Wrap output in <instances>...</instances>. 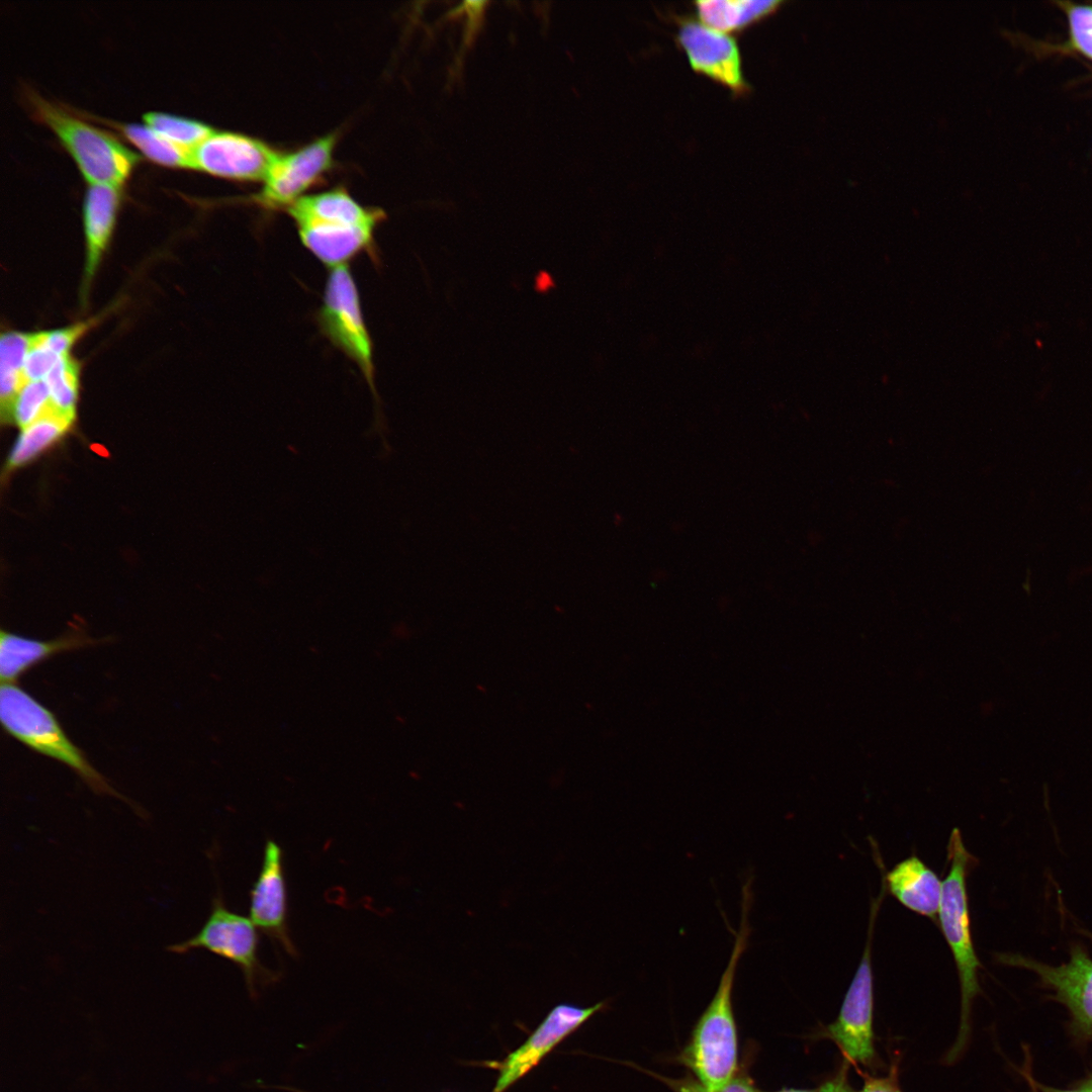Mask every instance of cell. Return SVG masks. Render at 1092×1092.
<instances>
[{"instance_id": "cell-1", "label": "cell", "mask_w": 1092, "mask_h": 1092, "mask_svg": "<svg viewBox=\"0 0 1092 1092\" xmlns=\"http://www.w3.org/2000/svg\"><path fill=\"white\" fill-rule=\"evenodd\" d=\"M285 210L302 245L330 269L363 253L377 260L374 235L385 214L362 205L346 189L304 195Z\"/></svg>"}, {"instance_id": "cell-2", "label": "cell", "mask_w": 1092, "mask_h": 1092, "mask_svg": "<svg viewBox=\"0 0 1092 1092\" xmlns=\"http://www.w3.org/2000/svg\"><path fill=\"white\" fill-rule=\"evenodd\" d=\"M752 901L751 879L742 887L741 920L733 931L734 944L718 989L699 1019L685 1060L705 1092H719L732 1078L737 1063V1039L732 1010V988L737 966L751 932L748 912Z\"/></svg>"}, {"instance_id": "cell-3", "label": "cell", "mask_w": 1092, "mask_h": 1092, "mask_svg": "<svg viewBox=\"0 0 1092 1092\" xmlns=\"http://www.w3.org/2000/svg\"><path fill=\"white\" fill-rule=\"evenodd\" d=\"M948 872L942 881L937 913L938 924L951 951L958 971L961 996V1026L954 1056L963 1048L969 1030L972 1001L980 992L978 970L981 963L975 951L968 904L967 876L974 861L958 828H953L947 843Z\"/></svg>"}, {"instance_id": "cell-4", "label": "cell", "mask_w": 1092, "mask_h": 1092, "mask_svg": "<svg viewBox=\"0 0 1092 1092\" xmlns=\"http://www.w3.org/2000/svg\"><path fill=\"white\" fill-rule=\"evenodd\" d=\"M0 718L9 735L69 766L95 793L126 800L69 739L54 714L14 684L1 686Z\"/></svg>"}, {"instance_id": "cell-5", "label": "cell", "mask_w": 1092, "mask_h": 1092, "mask_svg": "<svg viewBox=\"0 0 1092 1092\" xmlns=\"http://www.w3.org/2000/svg\"><path fill=\"white\" fill-rule=\"evenodd\" d=\"M24 96L32 116L49 126L76 162L88 184L119 186L139 156L105 130L81 120L30 89Z\"/></svg>"}, {"instance_id": "cell-6", "label": "cell", "mask_w": 1092, "mask_h": 1092, "mask_svg": "<svg viewBox=\"0 0 1092 1092\" xmlns=\"http://www.w3.org/2000/svg\"><path fill=\"white\" fill-rule=\"evenodd\" d=\"M315 320L324 337L358 367L377 398L373 342L348 265L330 270Z\"/></svg>"}, {"instance_id": "cell-7", "label": "cell", "mask_w": 1092, "mask_h": 1092, "mask_svg": "<svg viewBox=\"0 0 1092 1092\" xmlns=\"http://www.w3.org/2000/svg\"><path fill=\"white\" fill-rule=\"evenodd\" d=\"M259 942L257 927L251 918L229 909L218 893L198 932L186 940L169 945L167 949L180 954L205 949L230 961L241 970L249 992L254 996L258 986L278 979L277 974L261 962Z\"/></svg>"}, {"instance_id": "cell-8", "label": "cell", "mask_w": 1092, "mask_h": 1092, "mask_svg": "<svg viewBox=\"0 0 1092 1092\" xmlns=\"http://www.w3.org/2000/svg\"><path fill=\"white\" fill-rule=\"evenodd\" d=\"M337 141V132H331L294 151L277 152L255 202L269 209H286L304 196L332 168Z\"/></svg>"}, {"instance_id": "cell-9", "label": "cell", "mask_w": 1092, "mask_h": 1092, "mask_svg": "<svg viewBox=\"0 0 1092 1092\" xmlns=\"http://www.w3.org/2000/svg\"><path fill=\"white\" fill-rule=\"evenodd\" d=\"M675 23V41L696 74L730 90L737 98L751 92L744 77L741 52L733 36L690 16H676Z\"/></svg>"}, {"instance_id": "cell-10", "label": "cell", "mask_w": 1092, "mask_h": 1092, "mask_svg": "<svg viewBox=\"0 0 1092 1092\" xmlns=\"http://www.w3.org/2000/svg\"><path fill=\"white\" fill-rule=\"evenodd\" d=\"M885 888L872 904L868 938L859 965L846 991L836 1020L829 1025L832 1037L852 1061L867 1063L874 1056L873 1006L874 976L872 967V941L876 917Z\"/></svg>"}, {"instance_id": "cell-11", "label": "cell", "mask_w": 1092, "mask_h": 1092, "mask_svg": "<svg viewBox=\"0 0 1092 1092\" xmlns=\"http://www.w3.org/2000/svg\"><path fill=\"white\" fill-rule=\"evenodd\" d=\"M277 152L244 133L216 130L191 151L194 170L241 182H262Z\"/></svg>"}, {"instance_id": "cell-12", "label": "cell", "mask_w": 1092, "mask_h": 1092, "mask_svg": "<svg viewBox=\"0 0 1092 1092\" xmlns=\"http://www.w3.org/2000/svg\"><path fill=\"white\" fill-rule=\"evenodd\" d=\"M249 914L261 932L288 956L297 957L288 923L284 851L273 839L264 844L260 873L250 891Z\"/></svg>"}, {"instance_id": "cell-13", "label": "cell", "mask_w": 1092, "mask_h": 1092, "mask_svg": "<svg viewBox=\"0 0 1092 1092\" xmlns=\"http://www.w3.org/2000/svg\"><path fill=\"white\" fill-rule=\"evenodd\" d=\"M998 961L1037 974L1042 984L1051 988L1056 998L1067 1006L1075 1025L1092 1036V959L1083 946L1074 945L1070 961L1057 967L1021 954H999Z\"/></svg>"}, {"instance_id": "cell-14", "label": "cell", "mask_w": 1092, "mask_h": 1092, "mask_svg": "<svg viewBox=\"0 0 1092 1092\" xmlns=\"http://www.w3.org/2000/svg\"><path fill=\"white\" fill-rule=\"evenodd\" d=\"M604 1006L605 1002H599L590 1007H579L568 1003H560L553 1007L526 1041L499 1064V1073L492 1092H505L537 1066L562 1039Z\"/></svg>"}, {"instance_id": "cell-15", "label": "cell", "mask_w": 1092, "mask_h": 1092, "mask_svg": "<svg viewBox=\"0 0 1092 1092\" xmlns=\"http://www.w3.org/2000/svg\"><path fill=\"white\" fill-rule=\"evenodd\" d=\"M120 198V187L105 183L88 184L83 200L86 260L83 293H86L109 244Z\"/></svg>"}, {"instance_id": "cell-16", "label": "cell", "mask_w": 1092, "mask_h": 1092, "mask_svg": "<svg viewBox=\"0 0 1092 1092\" xmlns=\"http://www.w3.org/2000/svg\"><path fill=\"white\" fill-rule=\"evenodd\" d=\"M885 889L910 911L936 919L942 881L922 859L912 854L896 863L884 877Z\"/></svg>"}, {"instance_id": "cell-17", "label": "cell", "mask_w": 1092, "mask_h": 1092, "mask_svg": "<svg viewBox=\"0 0 1092 1092\" xmlns=\"http://www.w3.org/2000/svg\"><path fill=\"white\" fill-rule=\"evenodd\" d=\"M81 633H70L53 640H35L1 630L0 677L2 684H14L35 664L55 654L98 644Z\"/></svg>"}, {"instance_id": "cell-18", "label": "cell", "mask_w": 1092, "mask_h": 1092, "mask_svg": "<svg viewBox=\"0 0 1092 1092\" xmlns=\"http://www.w3.org/2000/svg\"><path fill=\"white\" fill-rule=\"evenodd\" d=\"M781 0H702L694 2L697 18L719 31L740 33L776 14Z\"/></svg>"}, {"instance_id": "cell-19", "label": "cell", "mask_w": 1092, "mask_h": 1092, "mask_svg": "<svg viewBox=\"0 0 1092 1092\" xmlns=\"http://www.w3.org/2000/svg\"><path fill=\"white\" fill-rule=\"evenodd\" d=\"M34 341V333L10 331L0 338V403L3 421L9 422L13 401L27 382L25 360Z\"/></svg>"}, {"instance_id": "cell-20", "label": "cell", "mask_w": 1092, "mask_h": 1092, "mask_svg": "<svg viewBox=\"0 0 1092 1092\" xmlns=\"http://www.w3.org/2000/svg\"><path fill=\"white\" fill-rule=\"evenodd\" d=\"M74 418L55 408L21 430L9 455V469L23 465L58 441L70 428Z\"/></svg>"}, {"instance_id": "cell-21", "label": "cell", "mask_w": 1092, "mask_h": 1092, "mask_svg": "<svg viewBox=\"0 0 1092 1092\" xmlns=\"http://www.w3.org/2000/svg\"><path fill=\"white\" fill-rule=\"evenodd\" d=\"M111 125L118 128L150 160L169 167L192 168V150L172 143L147 124L112 122Z\"/></svg>"}, {"instance_id": "cell-22", "label": "cell", "mask_w": 1092, "mask_h": 1092, "mask_svg": "<svg viewBox=\"0 0 1092 1092\" xmlns=\"http://www.w3.org/2000/svg\"><path fill=\"white\" fill-rule=\"evenodd\" d=\"M143 119L145 124L165 139L190 150L214 131L210 125L199 120L165 112H146Z\"/></svg>"}, {"instance_id": "cell-23", "label": "cell", "mask_w": 1092, "mask_h": 1092, "mask_svg": "<svg viewBox=\"0 0 1092 1092\" xmlns=\"http://www.w3.org/2000/svg\"><path fill=\"white\" fill-rule=\"evenodd\" d=\"M79 379V364L70 355L62 358L43 380L49 387L53 407L72 418H75Z\"/></svg>"}, {"instance_id": "cell-24", "label": "cell", "mask_w": 1092, "mask_h": 1092, "mask_svg": "<svg viewBox=\"0 0 1092 1092\" xmlns=\"http://www.w3.org/2000/svg\"><path fill=\"white\" fill-rule=\"evenodd\" d=\"M53 408L47 383L43 380L27 381L13 401L9 422L22 430Z\"/></svg>"}, {"instance_id": "cell-25", "label": "cell", "mask_w": 1092, "mask_h": 1092, "mask_svg": "<svg viewBox=\"0 0 1092 1092\" xmlns=\"http://www.w3.org/2000/svg\"><path fill=\"white\" fill-rule=\"evenodd\" d=\"M97 322L98 317L55 331L38 332L36 341L59 357L70 356L75 343Z\"/></svg>"}, {"instance_id": "cell-26", "label": "cell", "mask_w": 1092, "mask_h": 1092, "mask_svg": "<svg viewBox=\"0 0 1092 1092\" xmlns=\"http://www.w3.org/2000/svg\"><path fill=\"white\" fill-rule=\"evenodd\" d=\"M1059 4L1067 12L1075 48L1092 59V7L1068 2Z\"/></svg>"}, {"instance_id": "cell-27", "label": "cell", "mask_w": 1092, "mask_h": 1092, "mask_svg": "<svg viewBox=\"0 0 1092 1092\" xmlns=\"http://www.w3.org/2000/svg\"><path fill=\"white\" fill-rule=\"evenodd\" d=\"M859 1092H901L891 1078L870 1079Z\"/></svg>"}, {"instance_id": "cell-28", "label": "cell", "mask_w": 1092, "mask_h": 1092, "mask_svg": "<svg viewBox=\"0 0 1092 1092\" xmlns=\"http://www.w3.org/2000/svg\"><path fill=\"white\" fill-rule=\"evenodd\" d=\"M719 1092H754V1090L747 1079L734 1077Z\"/></svg>"}, {"instance_id": "cell-29", "label": "cell", "mask_w": 1092, "mask_h": 1092, "mask_svg": "<svg viewBox=\"0 0 1092 1092\" xmlns=\"http://www.w3.org/2000/svg\"><path fill=\"white\" fill-rule=\"evenodd\" d=\"M819 1092H853L843 1077L824 1084Z\"/></svg>"}, {"instance_id": "cell-30", "label": "cell", "mask_w": 1092, "mask_h": 1092, "mask_svg": "<svg viewBox=\"0 0 1092 1092\" xmlns=\"http://www.w3.org/2000/svg\"><path fill=\"white\" fill-rule=\"evenodd\" d=\"M553 286V279L551 275L545 271L538 274L536 278V288L540 292H545Z\"/></svg>"}, {"instance_id": "cell-31", "label": "cell", "mask_w": 1092, "mask_h": 1092, "mask_svg": "<svg viewBox=\"0 0 1092 1092\" xmlns=\"http://www.w3.org/2000/svg\"><path fill=\"white\" fill-rule=\"evenodd\" d=\"M1034 1084L1041 1092H1092L1091 1089H1089L1088 1087H1086L1084 1085H1082L1079 1089L1064 1090V1089H1058V1088L1045 1086L1043 1084L1036 1083L1035 1081H1034Z\"/></svg>"}, {"instance_id": "cell-32", "label": "cell", "mask_w": 1092, "mask_h": 1092, "mask_svg": "<svg viewBox=\"0 0 1092 1092\" xmlns=\"http://www.w3.org/2000/svg\"><path fill=\"white\" fill-rule=\"evenodd\" d=\"M92 449H93V450H94V451H95L96 453H98V454H100V455H102V456H105V455H107V451H106V449H105V448H104L103 446H101V445H96V444H95V445H93Z\"/></svg>"}, {"instance_id": "cell-33", "label": "cell", "mask_w": 1092, "mask_h": 1092, "mask_svg": "<svg viewBox=\"0 0 1092 1092\" xmlns=\"http://www.w3.org/2000/svg\"><path fill=\"white\" fill-rule=\"evenodd\" d=\"M779 1092H813V1091H808V1090H797V1089H787V1090H782V1091H779Z\"/></svg>"}, {"instance_id": "cell-34", "label": "cell", "mask_w": 1092, "mask_h": 1092, "mask_svg": "<svg viewBox=\"0 0 1092 1092\" xmlns=\"http://www.w3.org/2000/svg\"><path fill=\"white\" fill-rule=\"evenodd\" d=\"M1028 1082H1029V1084H1030V1086H1031V1088H1032V1092H1038V1091L1036 1090V1087H1035V1085H1034V1082H1033V1080H1031V1078H1030L1029 1076H1028Z\"/></svg>"}, {"instance_id": "cell-35", "label": "cell", "mask_w": 1092, "mask_h": 1092, "mask_svg": "<svg viewBox=\"0 0 1092 1092\" xmlns=\"http://www.w3.org/2000/svg\"><path fill=\"white\" fill-rule=\"evenodd\" d=\"M1083 1085L1092 1090V1078L1085 1082Z\"/></svg>"}]
</instances>
